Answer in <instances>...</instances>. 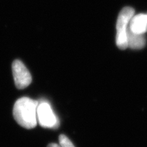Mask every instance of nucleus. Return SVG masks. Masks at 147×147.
<instances>
[{
    "label": "nucleus",
    "instance_id": "0eeeda50",
    "mask_svg": "<svg viewBox=\"0 0 147 147\" xmlns=\"http://www.w3.org/2000/svg\"><path fill=\"white\" fill-rule=\"evenodd\" d=\"M59 145L61 147H75L70 140L63 134L59 136Z\"/></svg>",
    "mask_w": 147,
    "mask_h": 147
},
{
    "label": "nucleus",
    "instance_id": "20e7f679",
    "mask_svg": "<svg viewBox=\"0 0 147 147\" xmlns=\"http://www.w3.org/2000/svg\"><path fill=\"white\" fill-rule=\"evenodd\" d=\"M12 68L16 87L19 89L28 87L32 81V77L23 62L18 59L14 60Z\"/></svg>",
    "mask_w": 147,
    "mask_h": 147
},
{
    "label": "nucleus",
    "instance_id": "6e6552de",
    "mask_svg": "<svg viewBox=\"0 0 147 147\" xmlns=\"http://www.w3.org/2000/svg\"><path fill=\"white\" fill-rule=\"evenodd\" d=\"M48 147H61L59 144H56V143H51L48 145Z\"/></svg>",
    "mask_w": 147,
    "mask_h": 147
},
{
    "label": "nucleus",
    "instance_id": "39448f33",
    "mask_svg": "<svg viewBox=\"0 0 147 147\" xmlns=\"http://www.w3.org/2000/svg\"><path fill=\"white\" fill-rule=\"evenodd\" d=\"M128 28L136 34H144L147 32V16L146 14L134 15L130 20Z\"/></svg>",
    "mask_w": 147,
    "mask_h": 147
},
{
    "label": "nucleus",
    "instance_id": "f03ea898",
    "mask_svg": "<svg viewBox=\"0 0 147 147\" xmlns=\"http://www.w3.org/2000/svg\"><path fill=\"white\" fill-rule=\"evenodd\" d=\"M135 14V10L131 7H125L119 14L117 21V36L116 44L121 50H125L128 48L127 29L130 20Z\"/></svg>",
    "mask_w": 147,
    "mask_h": 147
},
{
    "label": "nucleus",
    "instance_id": "1a4fd4ad",
    "mask_svg": "<svg viewBox=\"0 0 147 147\" xmlns=\"http://www.w3.org/2000/svg\"><path fill=\"white\" fill-rule=\"evenodd\" d=\"M146 16H147V14H146Z\"/></svg>",
    "mask_w": 147,
    "mask_h": 147
},
{
    "label": "nucleus",
    "instance_id": "f257e3e1",
    "mask_svg": "<svg viewBox=\"0 0 147 147\" xmlns=\"http://www.w3.org/2000/svg\"><path fill=\"white\" fill-rule=\"evenodd\" d=\"M38 104V101L27 97L16 100L13 108V116L19 125L28 129L34 128L37 125Z\"/></svg>",
    "mask_w": 147,
    "mask_h": 147
},
{
    "label": "nucleus",
    "instance_id": "423d86ee",
    "mask_svg": "<svg viewBox=\"0 0 147 147\" xmlns=\"http://www.w3.org/2000/svg\"><path fill=\"white\" fill-rule=\"evenodd\" d=\"M127 43L128 47L134 50L142 49L146 45V38L144 34H136L127 29Z\"/></svg>",
    "mask_w": 147,
    "mask_h": 147
},
{
    "label": "nucleus",
    "instance_id": "7ed1b4c3",
    "mask_svg": "<svg viewBox=\"0 0 147 147\" xmlns=\"http://www.w3.org/2000/svg\"><path fill=\"white\" fill-rule=\"evenodd\" d=\"M37 119L40 125L45 128H55L58 126L57 117L49 103L43 102L38 104L37 108Z\"/></svg>",
    "mask_w": 147,
    "mask_h": 147
}]
</instances>
